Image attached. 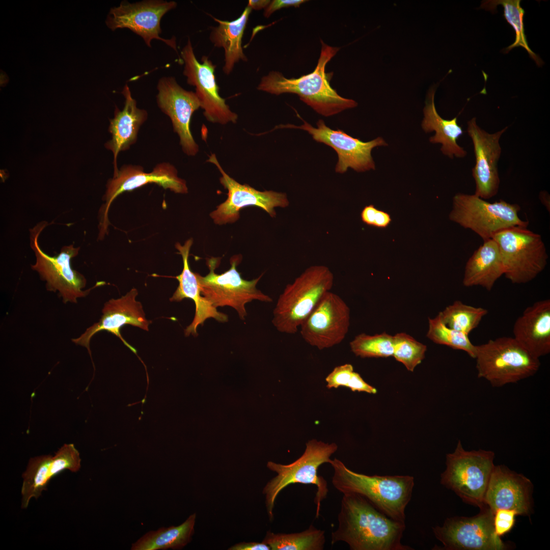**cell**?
<instances>
[{"label": "cell", "mask_w": 550, "mask_h": 550, "mask_svg": "<svg viewBox=\"0 0 550 550\" xmlns=\"http://www.w3.org/2000/svg\"><path fill=\"white\" fill-rule=\"evenodd\" d=\"M333 468L332 484L343 494H359L390 518L405 522V510L414 486V478L408 475L369 476L355 472L335 458L329 463Z\"/></svg>", "instance_id": "cell-3"}, {"label": "cell", "mask_w": 550, "mask_h": 550, "mask_svg": "<svg viewBox=\"0 0 550 550\" xmlns=\"http://www.w3.org/2000/svg\"><path fill=\"white\" fill-rule=\"evenodd\" d=\"M474 359L478 377L487 380L493 387L532 376L540 366L539 359L531 354L513 337H499L476 345Z\"/></svg>", "instance_id": "cell-6"}, {"label": "cell", "mask_w": 550, "mask_h": 550, "mask_svg": "<svg viewBox=\"0 0 550 550\" xmlns=\"http://www.w3.org/2000/svg\"><path fill=\"white\" fill-rule=\"evenodd\" d=\"M428 321L427 337L429 339L435 343L463 350L475 359L476 345L471 342L468 335L447 326L438 315L433 318H429Z\"/></svg>", "instance_id": "cell-34"}, {"label": "cell", "mask_w": 550, "mask_h": 550, "mask_svg": "<svg viewBox=\"0 0 550 550\" xmlns=\"http://www.w3.org/2000/svg\"><path fill=\"white\" fill-rule=\"evenodd\" d=\"M349 345L351 351L362 358H387L393 355L394 338L386 333L374 335L362 333L356 336Z\"/></svg>", "instance_id": "cell-35"}, {"label": "cell", "mask_w": 550, "mask_h": 550, "mask_svg": "<svg viewBox=\"0 0 550 550\" xmlns=\"http://www.w3.org/2000/svg\"><path fill=\"white\" fill-rule=\"evenodd\" d=\"M121 93L124 97L122 110L116 106L114 117L110 119L108 131L112 139L105 144V148L114 155V175L117 173V157L120 152L129 149L137 140L139 130L148 118L147 112L137 107L129 87L124 86Z\"/></svg>", "instance_id": "cell-26"}, {"label": "cell", "mask_w": 550, "mask_h": 550, "mask_svg": "<svg viewBox=\"0 0 550 550\" xmlns=\"http://www.w3.org/2000/svg\"><path fill=\"white\" fill-rule=\"evenodd\" d=\"M514 339L531 354L539 359L550 352V300L527 307L513 325Z\"/></svg>", "instance_id": "cell-25"}, {"label": "cell", "mask_w": 550, "mask_h": 550, "mask_svg": "<svg viewBox=\"0 0 550 550\" xmlns=\"http://www.w3.org/2000/svg\"><path fill=\"white\" fill-rule=\"evenodd\" d=\"M207 161L217 168L222 175L219 181L228 190L226 200L210 214L215 224L222 225L235 222L240 217V210L248 206L260 208L273 217L276 215V207L285 208L289 205L287 195L284 193L272 190L261 191L235 181L224 171L214 154Z\"/></svg>", "instance_id": "cell-17"}, {"label": "cell", "mask_w": 550, "mask_h": 550, "mask_svg": "<svg viewBox=\"0 0 550 550\" xmlns=\"http://www.w3.org/2000/svg\"><path fill=\"white\" fill-rule=\"evenodd\" d=\"M229 550H270L269 546L265 543L257 542H242L235 544L228 548Z\"/></svg>", "instance_id": "cell-41"}, {"label": "cell", "mask_w": 550, "mask_h": 550, "mask_svg": "<svg viewBox=\"0 0 550 550\" xmlns=\"http://www.w3.org/2000/svg\"><path fill=\"white\" fill-rule=\"evenodd\" d=\"M435 91L434 88H431L428 93L423 110L424 117L422 127L426 133L435 131V135L429 139V141L433 144H441V150L444 155L450 158L454 156L463 158L467 152L457 143L463 133L462 127L458 124L457 117L446 120L438 115L434 104Z\"/></svg>", "instance_id": "cell-29"}, {"label": "cell", "mask_w": 550, "mask_h": 550, "mask_svg": "<svg viewBox=\"0 0 550 550\" xmlns=\"http://www.w3.org/2000/svg\"><path fill=\"white\" fill-rule=\"evenodd\" d=\"M177 5L176 2L162 0H147L133 3L123 1L118 6L111 9L105 23L112 31L123 28L129 29L142 37L149 47H151L152 40L162 41L175 50L179 60L182 61L177 49L175 37L166 39L159 36L161 33L162 17Z\"/></svg>", "instance_id": "cell-15"}, {"label": "cell", "mask_w": 550, "mask_h": 550, "mask_svg": "<svg viewBox=\"0 0 550 550\" xmlns=\"http://www.w3.org/2000/svg\"><path fill=\"white\" fill-rule=\"evenodd\" d=\"M334 277L326 266H311L288 284L273 311L272 323L280 332L295 334L323 295L329 291Z\"/></svg>", "instance_id": "cell-5"}, {"label": "cell", "mask_w": 550, "mask_h": 550, "mask_svg": "<svg viewBox=\"0 0 550 550\" xmlns=\"http://www.w3.org/2000/svg\"><path fill=\"white\" fill-rule=\"evenodd\" d=\"M338 448L335 443L312 439L306 443L304 452L293 462L288 464L267 462V468L277 474L263 489L270 520L273 519L274 502L279 493L288 485L295 483L315 485L317 490L314 501L316 506V517H319L321 503L326 498L328 489L326 481L318 475V469L323 463H331V457Z\"/></svg>", "instance_id": "cell-4"}, {"label": "cell", "mask_w": 550, "mask_h": 550, "mask_svg": "<svg viewBox=\"0 0 550 550\" xmlns=\"http://www.w3.org/2000/svg\"><path fill=\"white\" fill-rule=\"evenodd\" d=\"M504 271L498 245L490 238L483 241L468 260L462 283L465 287L479 286L490 291Z\"/></svg>", "instance_id": "cell-27"}, {"label": "cell", "mask_w": 550, "mask_h": 550, "mask_svg": "<svg viewBox=\"0 0 550 550\" xmlns=\"http://www.w3.org/2000/svg\"><path fill=\"white\" fill-rule=\"evenodd\" d=\"M136 289H132L125 295L118 299H111L104 304L102 315L98 322L88 327L79 337L72 339L77 345L86 347L91 355L90 342L97 333L105 331L118 337L135 354L137 351L121 336V328L130 324L148 331L150 322L146 319L140 302L136 301Z\"/></svg>", "instance_id": "cell-21"}, {"label": "cell", "mask_w": 550, "mask_h": 550, "mask_svg": "<svg viewBox=\"0 0 550 550\" xmlns=\"http://www.w3.org/2000/svg\"><path fill=\"white\" fill-rule=\"evenodd\" d=\"M494 458L491 451H466L458 441L455 451L446 455V469L441 475V483L464 502L481 508L485 505Z\"/></svg>", "instance_id": "cell-7"}, {"label": "cell", "mask_w": 550, "mask_h": 550, "mask_svg": "<svg viewBox=\"0 0 550 550\" xmlns=\"http://www.w3.org/2000/svg\"><path fill=\"white\" fill-rule=\"evenodd\" d=\"M361 217L365 224L379 228L387 227L391 222L388 213L377 209L373 205L365 206L361 212Z\"/></svg>", "instance_id": "cell-39"}, {"label": "cell", "mask_w": 550, "mask_h": 550, "mask_svg": "<svg viewBox=\"0 0 550 550\" xmlns=\"http://www.w3.org/2000/svg\"><path fill=\"white\" fill-rule=\"evenodd\" d=\"M242 256L234 255L230 259V268L221 274L215 272L220 258L212 257L206 261L209 272L205 277L197 273L201 295L214 307L228 306L235 309L241 320L248 314L245 305L253 300L271 302L272 298L256 288L263 274L251 281L243 279L237 270Z\"/></svg>", "instance_id": "cell-10"}, {"label": "cell", "mask_w": 550, "mask_h": 550, "mask_svg": "<svg viewBox=\"0 0 550 550\" xmlns=\"http://www.w3.org/2000/svg\"><path fill=\"white\" fill-rule=\"evenodd\" d=\"M466 131L471 139L475 157L472 175L475 182V195L484 200L498 193L500 179L498 162L502 149L500 139L508 127L490 133L482 129L473 118L468 122Z\"/></svg>", "instance_id": "cell-20"}, {"label": "cell", "mask_w": 550, "mask_h": 550, "mask_svg": "<svg viewBox=\"0 0 550 550\" xmlns=\"http://www.w3.org/2000/svg\"><path fill=\"white\" fill-rule=\"evenodd\" d=\"M517 512L512 510L498 509L494 512L493 528L496 536L500 537L509 532L514 526Z\"/></svg>", "instance_id": "cell-38"}, {"label": "cell", "mask_w": 550, "mask_h": 550, "mask_svg": "<svg viewBox=\"0 0 550 550\" xmlns=\"http://www.w3.org/2000/svg\"><path fill=\"white\" fill-rule=\"evenodd\" d=\"M148 183H155L175 193L186 194L188 191L186 181L178 176L176 169L169 162L157 164L149 173L145 172L141 166H122L106 184L103 197L105 203L99 211L100 239L107 233L109 223L108 213L114 200L123 192L131 191Z\"/></svg>", "instance_id": "cell-13"}, {"label": "cell", "mask_w": 550, "mask_h": 550, "mask_svg": "<svg viewBox=\"0 0 550 550\" xmlns=\"http://www.w3.org/2000/svg\"><path fill=\"white\" fill-rule=\"evenodd\" d=\"M328 389L345 387L353 392L376 394L377 390L367 383L350 364L338 366L325 378Z\"/></svg>", "instance_id": "cell-37"}, {"label": "cell", "mask_w": 550, "mask_h": 550, "mask_svg": "<svg viewBox=\"0 0 550 550\" xmlns=\"http://www.w3.org/2000/svg\"><path fill=\"white\" fill-rule=\"evenodd\" d=\"M520 0L487 1L482 3L481 8L492 11L498 5H502L504 8V17L515 33L514 42L505 49V52L507 53L513 48L521 46L526 50L530 57L540 67L543 65V62L531 50L527 40L523 21L525 10L520 7Z\"/></svg>", "instance_id": "cell-32"}, {"label": "cell", "mask_w": 550, "mask_h": 550, "mask_svg": "<svg viewBox=\"0 0 550 550\" xmlns=\"http://www.w3.org/2000/svg\"><path fill=\"white\" fill-rule=\"evenodd\" d=\"M269 0H250L248 2V6L250 7L252 10H260L264 9L270 3Z\"/></svg>", "instance_id": "cell-42"}, {"label": "cell", "mask_w": 550, "mask_h": 550, "mask_svg": "<svg viewBox=\"0 0 550 550\" xmlns=\"http://www.w3.org/2000/svg\"><path fill=\"white\" fill-rule=\"evenodd\" d=\"M193 243V240L189 239L183 245L179 243L175 244L176 248L182 256L183 268L181 274L175 277L179 282V285L170 300L181 301L184 298H190L194 301L196 306L195 316L192 322L185 329L184 334L185 336L192 335L196 337L198 335L197 327L199 325H203L206 320L213 318L219 322H226L228 321V316L218 311L217 308L201 294L197 273L191 270L188 264L189 253Z\"/></svg>", "instance_id": "cell-24"}, {"label": "cell", "mask_w": 550, "mask_h": 550, "mask_svg": "<svg viewBox=\"0 0 550 550\" xmlns=\"http://www.w3.org/2000/svg\"><path fill=\"white\" fill-rule=\"evenodd\" d=\"M349 325V308L341 297L329 291L302 323L300 333L308 344L322 350L340 343Z\"/></svg>", "instance_id": "cell-16"}, {"label": "cell", "mask_w": 550, "mask_h": 550, "mask_svg": "<svg viewBox=\"0 0 550 550\" xmlns=\"http://www.w3.org/2000/svg\"><path fill=\"white\" fill-rule=\"evenodd\" d=\"M472 517L455 516L445 519L442 526L432 527L435 537L443 544L437 549L504 550L508 548L496 536L494 512L486 505Z\"/></svg>", "instance_id": "cell-12"}, {"label": "cell", "mask_w": 550, "mask_h": 550, "mask_svg": "<svg viewBox=\"0 0 550 550\" xmlns=\"http://www.w3.org/2000/svg\"><path fill=\"white\" fill-rule=\"evenodd\" d=\"M272 550H322L325 532L311 525L300 532L285 534L267 531L262 540Z\"/></svg>", "instance_id": "cell-31"}, {"label": "cell", "mask_w": 550, "mask_h": 550, "mask_svg": "<svg viewBox=\"0 0 550 550\" xmlns=\"http://www.w3.org/2000/svg\"><path fill=\"white\" fill-rule=\"evenodd\" d=\"M157 89V105L170 118L182 150L189 156L195 155L199 146L192 135L190 124L193 113L201 107L196 93L184 89L172 76L160 78Z\"/></svg>", "instance_id": "cell-19"}, {"label": "cell", "mask_w": 550, "mask_h": 550, "mask_svg": "<svg viewBox=\"0 0 550 550\" xmlns=\"http://www.w3.org/2000/svg\"><path fill=\"white\" fill-rule=\"evenodd\" d=\"M305 0H273L270 1L267 6L264 9L263 15L266 18L269 17L275 11L289 7H299V6L307 2Z\"/></svg>", "instance_id": "cell-40"}, {"label": "cell", "mask_w": 550, "mask_h": 550, "mask_svg": "<svg viewBox=\"0 0 550 550\" xmlns=\"http://www.w3.org/2000/svg\"><path fill=\"white\" fill-rule=\"evenodd\" d=\"M196 513L190 515L178 526L162 527L150 531L132 544V550L180 549L191 540L194 533Z\"/></svg>", "instance_id": "cell-30"}, {"label": "cell", "mask_w": 550, "mask_h": 550, "mask_svg": "<svg viewBox=\"0 0 550 550\" xmlns=\"http://www.w3.org/2000/svg\"><path fill=\"white\" fill-rule=\"evenodd\" d=\"M520 206L503 200L490 203L474 195L459 193L454 196L449 218L465 229L471 230L483 241L492 238L499 231L514 226L528 227L520 219Z\"/></svg>", "instance_id": "cell-11"}, {"label": "cell", "mask_w": 550, "mask_h": 550, "mask_svg": "<svg viewBox=\"0 0 550 550\" xmlns=\"http://www.w3.org/2000/svg\"><path fill=\"white\" fill-rule=\"evenodd\" d=\"M180 57L184 64L183 74L187 83L195 87V93L207 120L222 124L235 123L237 115L230 109L219 94L214 74L216 65L206 56H202L201 62L198 61L189 38L181 51Z\"/></svg>", "instance_id": "cell-14"}, {"label": "cell", "mask_w": 550, "mask_h": 550, "mask_svg": "<svg viewBox=\"0 0 550 550\" xmlns=\"http://www.w3.org/2000/svg\"><path fill=\"white\" fill-rule=\"evenodd\" d=\"M394 338L393 356L397 361L402 363L408 371L413 372L416 367L424 359L426 346L404 333L396 334Z\"/></svg>", "instance_id": "cell-36"}, {"label": "cell", "mask_w": 550, "mask_h": 550, "mask_svg": "<svg viewBox=\"0 0 550 550\" xmlns=\"http://www.w3.org/2000/svg\"><path fill=\"white\" fill-rule=\"evenodd\" d=\"M338 521L332 544L344 542L351 550L413 549L401 542L405 522L390 518L359 494H343Z\"/></svg>", "instance_id": "cell-1"}, {"label": "cell", "mask_w": 550, "mask_h": 550, "mask_svg": "<svg viewBox=\"0 0 550 550\" xmlns=\"http://www.w3.org/2000/svg\"><path fill=\"white\" fill-rule=\"evenodd\" d=\"M487 313L486 309L468 305L460 300H456L446 307L438 315L447 326L469 335L479 325Z\"/></svg>", "instance_id": "cell-33"}, {"label": "cell", "mask_w": 550, "mask_h": 550, "mask_svg": "<svg viewBox=\"0 0 550 550\" xmlns=\"http://www.w3.org/2000/svg\"><path fill=\"white\" fill-rule=\"evenodd\" d=\"M320 42V56L312 72L298 78H288L279 71H271L261 78L257 89L276 95L297 94L301 101L325 117L356 106L355 101L341 96L331 87L333 72L326 73L325 71L327 64L340 48L329 46L321 39Z\"/></svg>", "instance_id": "cell-2"}, {"label": "cell", "mask_w": 550, "mask_h": 550, "mask_svg": "<svg viewBox=\"0 0 550 550\" xmlns=\"http://www.w3.org/2000/svg\"><path fill=\"white\" fill-rule=\"evenodd\" d=\"M548 195L547 192L543 191L540 192L539 196L541 202L549 211V199Z\"/></svg>", "instance_id": "cell-43"}, {"label": "cell", "mask_w": 550, "mask_h": 550, "mask_svg": "<svg viewBox=\"0 0 550 550\" xmlns=\"http://www.w3.org/2000/svg\"><path fill=\"white\" fill-rule=\"evenodd\" d=\"M252 11L247 6L240 16L232 21L222 20L212 17L218 25L211 28L209 39L214 47L224 50L223 71L227 75L233 71L236 63L240 61H248L243 52L242 40Z\"/></svg>", "instance_id": "cell-28"}, {"label": "cell", "mask_w": 550, "mask_h": 550, "mask_svg": "<svg viewBox=\"0 0 550 550\" xmlns=\"http://www.w3.org/2000/svg\"><path fill=\"white\" fill-rule=\"evenodd\" d=\"M527 227L508 228L492 237L500 250L504 275L513 284L532 281L547 264L548 256L541 236Z\"/></svg>", "instance_id": "cell-8"}, {"label": "cell", "mask_w": 550, "mask_h": 550, "mask_svg": "<svg viewBox=\"0 0 550 550\" xmlns=\"http://www.w3.org/2000/svg\"><path fill=\"white\" fill-rule=\"evenodd\" d=\"M47 225V222L42 221L30 229V246L36 259L35 263L31 265V268L46 282L47 290L58 292L65 304L76 303L78 298L85 297L92 288L104 283L99 282L92 288L82 290L86 285V279L72 268L71 263L72 259L78 254L79 247L75 248L73 244L64 246L60 253L54 256H49L42 250L38 238Z\"/></svg>", "instance_id": "cell-9"}, {"label": "cell", "mask_w": 550, "mask_h": 550, "mask_svg": "<svg viewBox=\"0 0 550 550\" xmlns=\"http://www.w3.org/2000/svg\"><path fill=\"white\" fill-rule=\"evenodd\" d=\"M296 114L297 116L303 121L304 124L300 126L288 125L287 127L306 130L315 141L334 149L338 157L335 168L337 173L343 174L349 168L358 172L375 170L371 151L376 147L387 146L382 138L378 137L364 142L349 135L342 130L330 128L321 119L317 122V128L313 127L303 120L298 113Z\"/></svg>", "instance_id": "cell-18"}, {"label": "cell", "mask_w": 550, "mask_h": 550, "mask_svg": "<svg viewBox=\"0 0 550 550\" xmlns=\"http://www.w3.org/2000/svg\"><path fill=\"white\" fill-rule=\"evenodd\" d=\"M532 482L525 476L503 465H494L485 494L484 503L493 512L512 510L518 515L529 516L532 511Z\"/></svg>", "instance_id": "cell-22"}, {"label": "cell", "mask_w": 550, "mask_h": 550, "mask_svg": "<svg viewBox=\"0 0 550 550\" xmlns=\"http://www.w3.org/2000/svg\"><path fill=\"white\" fill-rule=\"evenodd\" d=\"M80 460L79 453L72 444H64L53 456L45 455L30 458L22 475L21 507L27 508L32 498L37 499L43 490L47 489L49 480L62 471L77 472Z\"/></svg>", "instance_id": "cell-23"}]
</instances>
